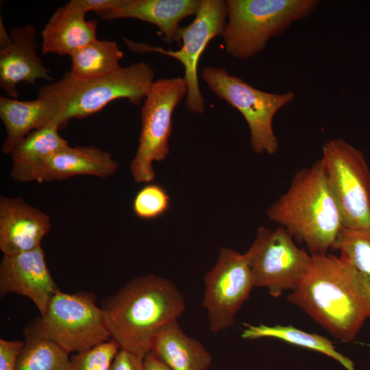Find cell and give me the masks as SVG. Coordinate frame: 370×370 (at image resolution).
I'll list each match as a JSON object with an SVG mask.
<instances>
[{
  "label": "cell",
  "instance_id": "6da1fadb",
  "mask_svg": "<svg viewBox=\"0 0 370 370\" xmlns=\"http://www.w3.org/2000/svg\"><path fill=\"white\" fill-rule=\"evenodd\" d=\"M312 258L307 274L287 301L333 337L351 342L370 318V282L341 255Z\"/></svg>",
  "mask_w": 370,
  "mask_h": 370
},
{
  "label": "cell",
  "instance_id": "7a4b0ae2",
  "mask_svg": "<svg viewBox=\"0 0 370 370\" xmlns=\"http://www.w3.org/2000/svg\"><path fill=\"white\" fill-rule=\"evenodd\" d=\"M101 308L110 338L121 349L145 358L155 336L177 321L186 304L174 283L150 273L132 279Z\"/></svg>",
  "mask_w": 370,
  "mask_h": 370
},
{
  "label": "cell",
  "instance_id": "3957f363",
  "mask_svg": "<svg viewBox=\"0 0 370 370\" xmlns=\"http://www.w3.org/2000/svg\"><path fill=\"white\" fill-rule=\"evenodd\" d=\"M267 214L311 255L328 254L343 227L321 159L294 174L287 190Z\"/></svg>",
  "mask_w": 370,
  "mask_h": 370
},
{
  "label": "cell",
  "instance_id": "277c9868",
  "mask_svg": "<svg viewBox=\"0 0 370 370\" xmlns=\"http://www.w3.org/2000/svg\"><path fill=\"white\" fill-rule=\"evenodd\" d=\"M153 69L144 62L90 79L76 78L68 72L41 86L38 97L53 103L56 114L53 121L61 128L71 119L90 116L118 99L139 106L155 81Z\"/></svg>",
  "mask_w": 370,
  "mask_h": 370
},
{
  "label": "cell",
  "instance_id": "5b68a950",
  "mask_svg": "<svg viewBox=\"0 0 370 370\" xmlns=\"http://www.w3.org/2000/svg\"><path fill=\"white\" fill-rule=\"evenodd\" d=\"M227 22L222 37L226 52L247 60L295 21L310 16L318 0H226Z\"/></svg>",
  "mask_w": 370,
  "mask_h": 370
},
{
  "label": "cell",
  "instance_id": "8992f818",
  "mask_svg": "<svg viewBox=\"0 0 370 370\" xmlns=\"http://www.w3.org/2000/svg\"><path fill=\"white\" fill-rule=\"evenodd\" d=\"M215 96L237 109L245 119L250 132V145L256 153L273 155L279 145L273 128L276 113L293 102L295 93L276 94L258 90L241 77L225 69L205 67L201 74Z\"/></svg>",
  "mask_w": 370,
  "mask_h": 370
},
{
  "label": "cell",
  "instance_id": "52a82bcc",
  "mask_svg": "<svg viewBox=\"0 0 370 370\" xmlns=\"http://www.w3.org/2000/svg\"><path fill=\"white\" fill-rule=\"evenodd\" d=\"M31 325L69 354L84 352L111 339L103 310L90 293L57 291L46 312Z\"/></svg>",
  "mask_w": 370,
  "mask_h": 370
},
{
  "label": "cell",
  "instance_id": "ba28073f",
  "mask_svg": "<svg viewBox=\"0 0 370 370\" xmlns=\"http://www.w3.org/2000/svg\"><path fill=\"white\" fill-rule=\"evenodd\" d=\"M187 92V83L180 77L161 78L151 86L141 110L138 147L130 166L136 182H151L155 178L153 163L169 155L172 116Z\"/></svg>",
  "mask_w": 370,
  "mask_h": 370
},
{
  "label": "cell",
  "instance_id": "9c48e42d",
  "mask_svg": "<svg viewBox=\"0 0 370 370\" xmlns=\"http://www.w3.org/2000/svg\"><path fill=\"white\" fill-rule=\"evenodd\" d=\"M321 160L343 227H370V169L362 151L330 139L322 147Z\"/></svg>",
  "mask_w": 370,
  "mask_h": 370
},
{
  "label": "cell",
  "instance_id": "30bf717a",
  "mask_svg": "<svg viewBox=\"0 0 370 370\" xmlns=\"http://www.w3.org/2000/svg\"><path fill=\"white\" fill-rule=\"evenodd\" d=\"M245 254L255 287L266 288L275 298L298 287L312 258L310 253L295 245L293 238L281 226L273 231L259 227Z\"/></svg>",
  "mask_w": 370,
  "mask_h": 370
},
{
  "label": "cell",
  "instance_id": "8fae6325",
  "mask_svg": "<svg viewBox=\"0 0 370 370\" xmlns=\"http://www.w3.org/2000/svg\"><path fill=\"white\" fill-rule=\"evenodd\" d=\"M227 18L225 1L201 0L194 20L180 29L178 40L182 45L179 50H165L125 40L128 47L134 51L158 52L180 62L184 68V78L188 87L186 107L190 112L201 114L204 112L205 100L199 86L198 62L208 43L214 38L222 35Z\"/></svg>",
  "mask_w": 370,
  "mask_h": 370
},
{
  "label": "cell",
  "instance_id": "7c38bea8",
  "mask_svg": "<svg viewBox=\"0 0 370 370\" xmlns=\"http://www.w3.org/2000/svg\"><path fill=\"white\" fill-rule=\"evenodd\" d=\"M204 282L202 306L207 312L210 331L219 333L232 328L255 287L245 254L222 247Z\"/></svg>",
  "mask_w": 370,
  "mask_h": 370
},
{
  "label": "cell",
  "instance_id": "4fadbf2b",
  "mask_svg": "<svg viewBox=\"0 0 370 370\" xmlns=\"http://www.w3.org/2000/svg\"><path fill=\"white\" fill-rule=\"evenodd\" d=\"M37 30L31 24L7 32L0 19V86L7 97L16 98L17 85L26 82L34 85L38 79L54 81L37 53Z\"/></svg>",
  "mask_w": 370,
  "mask_h": 370
},
{
  "label": "cell",
  "instance_id": "5bb4252c",
  "mask_svg": "<svg viewBox=\"0 0 370 370\" xmlns=\"http://www.w3.org/2000/svg\"><path fill=\"white\" fill-rule=\"evenodd\" d=\"M58 288L47 267L42 248L3 255L0 264V295L9 293L31 299L42 315Z\"/></svg>",
  "mask_w": 370,
  "mask_h": 370
},
{
  "label": "cell",
  "instance_id": "9a60e30c",
  "mask_svg": "<svg viewBox=\"0 0 370 370\" xmlns=\"http://www.w3.org/2000/svg\"><path fill=\"white\" fill-rule=\"evenodd\" d=\"M51 229L48 214L21 197H0V249L3 255L34 250Z\"/></svg>",
  "mask_w": 370,
  "mask_h": 370
},
{
  "label": "cell",
  "instance_id": "2e32d148",
  "mask_svg": "<svg viewBox=\"0 0 370 370\" xmlns=\"http://www.w3.org/2000/svg\"><path fill=\"white\" fill-rule=\"evenodd\" d=\"M86 13L81 0H71L57 8L41 32L42 53L71 56L96 40L98 23L87 21Z\"/></svg>",
  "mask_w": 370,
  "mask_h": 370
},
{
  "label": "cell",
  "instance_id": "e0dca14e",
  "mask_svg": "<svg viewBox=\"0 0 370 370\" xmlns=\"http://www.w3.org/2000/svg\"><path fill=\"white\" fill-rule=\"evenodd\" d=\"M118 169L119 163L108 151L94 146H68L45 160L34 171L32 182L59 181L81 175L105 178Z\"/></svg>",
  "mask_w": 370,
  "mask_h": 370
},
{
  "label": "cell",
  "instance_id": "ac0fdd59",
  "mask_svg": "<svg viewBox=\"0 0 370 370\" xmlns=\"http://www.w3.org/2000/svg\"><path fill=\"white\" fill-rule=\"evenodd\" d=\"M201 0H122L114 9L98 16L103 20L135 18L159 29L166 42H177L180 23L195 15Z\"/></svg>",
  "mask_w": 370,
  "mask_h": 370
},
{
  "label": "cell",
  "instance_id": "d6986e66",
  "mask_svg": "<svg viewBox=\"0 0 370 370\" xmlns=\"http://www.w3.org/2000/svg\"><path fill=\"white\" fill-rule=\"evenodd\" d=\"M56 114L55 105L45 98L20 101L1 96L0 118L6 130L2 152L11 154L29 133L54 121Z\"/></svg>",
  "mask_w": 370,
  "mask_h": 370
},
{
  "label": "cell",
  "instance_id": "ffe728a7",
  "mask_svg": "<svg viewBox=\"0 0 370 370\" xmlns=\"http://www.w3.org/2000/svg\"><path fill=\"white\" fill-rule=\"evenodd\" d=\"M151 352L172 370H208L212 362L210 352L199 341L184 333L177 321L158 332Z\"/></svg>",
  "mask_w": 370,
  "mask_h": 370
},
{
  "label": "cell",
  "instance_id": "44dd1931",
  "mask_svg": "<svg viewBox=\"0 0 370 370\" xmlns=\"http://www.w3.org/2000/svg\"><path fill=\"white\" fill-rule=\"evenodd\" d=\"M59 125L52 121L26 136L11 155V177L16 182H32L36 169L48 158L69 146L58 133Z\"/></svg>",
  "mask_w": 370,
  "mask_h": 370
},
{
  "label": "cell",
  "instance_id": "7402d4cb",
  "mask_svg": "<svg viewBox=\"0 0 370 370\" xmlns=\"http://www.w3.org/2000/svg\"><path fill=\"white\" fill-rule=\"evenodd\" d=\"M241 337L247 340L273 338L288 343L320 352L329 356L343 366L347 370H355L353 362L338 352L328 338L299 330L291 325H267L245 323Z\"/></svg>",
  "mask_w": 370,
  "mask_h": 370
},
{
  "label": "cell",
  "instance_id": "603a6c76",
  "mask_svg": "<svg viewBox=\"0 0 370 370\" xmlns=\"http://www.w3.org/2000/svg\"><path fill=\"white\" fill-rule=\"evenodd\" d=\"M71 74L81 79H90L112 73L121 68L123 53L114 41L97 38L74 51Z\"/></svg>",
  "mask_w": 370,
  "mask_h": 370
},
{
  "label": "cell",
  "instance_id": "cb8c5ba5",
  "mask_svg": "<svg viewBox=\"0 0 370 370\" xmlns=\"http://www.w3.org/2000/svg\"><path fill=\"white\" fill-rule=\"evenodd\" d=\"M25 341L15 370H69V353L39 334L31 325L25 330Z\"/></svg>",
  "mask_w": 370,
  "mask_h": 370
},
{
  "label": "cell",
  "instance_id": "d4e9b609",
  "mask_svg": "<svg viewBox=\"0 0 370 370\" xmlns=\"http://www.w3.org/2000/svg\"><path fill=\"white\" fill-rule=\"evenodd\" d=\"M370 282V227H343L332 247Z\"/></svg>",
  "mask_w": 370,
  "mask_h": 370
},
{
  "label": "cell",
  "instance_id": "484cf974",
  "mask_svg": "<svg viewBox=\"0 0 370 370\" xmlns=\"http://www.w3.org/2000/svg\"><path fill=\"white\" fill-rule=\"evenodd\" d=\"M170 197L160 186L147 184L136 195L133 201L135 214L143 219H153L164 214L169 208Z\"/></svg>",
  "mask_w": 370,
  "mask_h": 370
},
{
  "label": "cell",
  "instance_id": "4316f807",
  "mask_svg": "<svg viewBox=\"0 0 370 370\" xmlns=\"http://www.w3.org/2000/svg\"><path fill=\"white\" fill-rule=\"evenodd\" d=\"M120 349L118 343L110 339L91 349L75 354L69 370H109Z\"/></svg>",
  "mask_w": 370,
  "mask_h": 370
},
{
  "label": "cell",
  "instance_id": "83f0119b",
  "mask_svg": "<svg viewBox=\"0 0 370 370\" xmlns=\"http://www.w3.org/2000/svg\"><path fill=\"white\" fill-rule=\"evenodd\" d=\"M23 341L0 339V370H15Z\"/></svg>",
  "mask_w": 370,
  "mask_h": 370
},
{
  "label": "cell",
  "instance_id": "f1b7e54d",
  "mask_svg": "<svg viewBox=\"0 0 370 370\" xmlns=\"http://www.w3.org/2000/svg\"><path fill=\"white\" fill-rule=\"evenodd\" d=\"M143 359L140 356L120 348L109 370H143Z\"/></svg>",
  "mask_w": 370,
  "mask_h": 370
},
{
  "label": "cell",
  "instance_id": "f546056e",
  "mask_svg": "<svg viewBox=\"0 0 370 370\" xmlns=\"http://www.w3.org/2000/svg\"><path fill=\"white\" fill-rule=\"evenodd\" d=\"M87 12H95L97 15L118 6L122 0H81Z\"/></svg>",
  "mask_w": 370,
  "mask_h": 370
},
{
  "label": "cell",
  "instance_id": "4dcf8cb0",
  "mask_svg": "<svg viewBox=\"0 0 370 370\" xmlns=\"http://www.w3.org/2000/svg\"><path fill=\"white\" fill-rule=\"evenodd\" d=\"M143 370H172L159 357L149 352L143 359Z\"/></svg>",
  "mask_w": 370,
  "mask_h": 370
}]
</instances>
